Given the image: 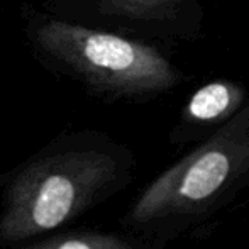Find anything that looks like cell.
I'll return each instance as SVG.
<instances>
[{"label": "cell", "mask_w": 249, "mask_h": 249, "mask_svg": "<svg viewBox=\"0 0 249 249\" xmlns=\"http://www.w3.org/2000/svg\"><path fill=\"white\" fill-rule=\"evenodd\" d=\"M131 158L95 131L59 134L2 181L0 248L73 222L124 187Z\"/></svg>", "instance_id": "1"}, {"label": "cell", "mask_w": 249, "mask_h": 249, "mask_svg": "<svg viewBox=\"0 0 249 249\" xmlns=\"http://www.w3.org/2000/svg\"><path fill=\"white\" fill-rule=\"evenodd\" d=\"M16 249H158L148 241L131 234L104 231H68L43 236Z\"/></svg>", "instance_id": "5"}, {"label": "cell", "mask_w": 249, "mask_h": 249, "mask_svg": "<svg viewBox=\"0 0 249 249\" xmlns=\"http://www.w3.org/2000/svg\"><path fill=\"white\" fill-rule=\"evenodd\" d=\"M243 102V90L234 83L213 82L192 95L187 117L194 122H213L234 114Z\"/></svg>", "instance_id": "6"}, {"label": "cell", "mask_w": 249, "mask_h": 249, "mask_svg": "<svg viewBox=\"0 0 249 249\" xmlns=\"http://www.w3.org/2000/svg\"><path fill=\"white\" fill-rule=\"evenodd\" d=\"M20 31L33 59L50 75L104 100L141 99L170 90L178 73L156 48L93 29L22 3Z\"/></svg>", "instance_id": "2"}, {"label": "cell", "mask_w": 249, "mask_h": 249, "mask_svg": "<svg viewBox=\"0 0 249 249\" xmlns=\"http://www.w3.org/2000/svg\"><path fill=\"white\" fill-rule=\"evenodd\" d=\"M248 171L249 108H244L202 146L154 178L134 200L125 222L144 232L180 227L219 205Z\"/></svg>", "instance_id": "3"}, {"label": "cell", "mask_w": 249, "mask_h": 249, "mask_svg": "<svg viewBox=\"0 0 249 249\" xmlns=\"http://www.w3.org/2000/svg\"><path fill=\"white\" fill-rule=\"evenodd\" d=\"M39 9L70 22L115 33L163 20L180 0H37Z\"/></svg>", "instance_id": "4"}]
</instances>
